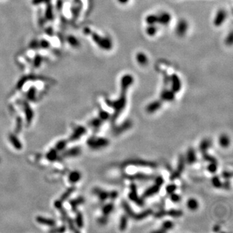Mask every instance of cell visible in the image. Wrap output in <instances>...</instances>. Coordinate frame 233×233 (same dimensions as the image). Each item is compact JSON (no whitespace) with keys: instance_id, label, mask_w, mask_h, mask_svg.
Instances as JSON below:
<instances>
[{"instance_id":"cell-7","label":"cell","mask_w":233,"mask_h":233,"mask_svg":"<svg viewBox=\"0 0 233 233\" xmlns=\"http://www.w3.org/2000/svg\"><path fill=\"white\" fill-rule=\"evenodd\" d=\"M128 165H133L137 167H150L155 168L156 167V164L154 162H150L143 160H132L124 162L123 167H127Z\"/></svg>"},{"instance_id":"cell-29","label":"cell","mask_w":233,"mask_h":233,"mask_svg":"<svg viewBox=\"0 0 233 233\" xmlns=\"http://www.w3.org/2000/svg\"><path fill=\"white\" fill-rule=\"evenodd\" d=\"M202 154L203 158L205 161H208L209 162H216V163H218V161L216 160V159L214 157H213V156L208 154L207 152L202 153Z\"/></svg>"},{"instance_id":"cell-20","label":"cell","mask_w":233,"mask_h":233,"mask_svg":"<svg viewBox=\"0 0 233 233\" xmlns=\"http://www.w3.org/2000/svg\"><path fill=\"white\" fill-rule=\"evenodd\" d=\"M211 146V142L209 139H203L200 144V150L202 153L207 152Z\"/></svg>"},{"instance_id":"cell-39","label":"cell","mask_w":233,"mask_h":233,"mask_svg":"<svg viewBox=\"0 0 233 233\" xmlns=\"http://www.w3.org/2000/svg\"><path fill=\"white\" fill-rule=\"evenodd\" d=\"M232 43V33H231L229 34V36H228V37L227 38L226 43L227 45H231Z\"/></svg>"},{"instance_id":"cell-24","label":"cell","mask_w":233,"mask_h":233,"mask_svg":"<svg viewBox=\"0 0 233 233\" xmlns=\"http://www.w3.org/2000/svg\"><path fill=\"white\" fill-rule=\"evenodd\" d=\"M211 183L212 186L216 188V189H221V188H223V183L220 180L219 177L217 176V175L212 177L211 180Z\"/></svg>"},{"instance_id":"cell-30","label":"cell","mask_w":233,"mask_h":233,"mask_svg":"<svg viewBox=\"0 0 233 233\" xmlns=\"http://www.w3.org/2000/svg\"><path fill=\"white\" fill-rule=\"evenodd\" d=\"M157 32V27L154 25H149L148 28L146 29V33L149 36H154Z\"/></svg>"},{"instance_id":"cell-15","label":"cell","mask_w":233,"mask_h":233,"mask_svg":"<svg viewBox=\"0 0 233 233\" xmlns=\"http://www.w3.org/2000/svg\"><path fill=\"white\" fill-rule=\"evenodd\" d=\"M162 106V102L161 100H155L149 104L146 107V111L149 113H154L160 109Z\"/></svg>"},{"instance_id":"cell-18","label":"cell","mask_w":233,"mask_h":233,"mask_svg":"<svg viewBox=\"0 0 233 233\" xmlns=\"http://www.w3.org/2000/svg\"><path fill=\"white\" fill-rule=\"evenodd\" d=\"M157 17V23H159L163 25H167L171 20V16L170 15V14L167 13V12H163V13H162L161 14L159 15V16Z\"/></svg>"},{"instance_id":"cell-12","label":"cell","mask_w":233,"mask_h":233,"mask_svg":"<svg viewBox=\"0 0 233 233\" xmlns=\"http://www.w3.org/2000/svg\"><path fill=\"white\" fill-rule=\"evenodd\" d=\"M227 17V14L225 11L223 10H219L216 13V15L214 18V24L215 25L216 27H219L220 25L223 24V22L225 20V18Z\"/></svg>"},{"instance_id":"cell-11","label":"cell","mask_w":233,"mask_h":233,"mask_svg":"<svg viewBox=\"0 0 233 233\" xmlns=\"http://www.w3.org/2000/svg\"><path fill=\"white\" fill-rule=\"evenodd\" d=\"M170 81L172 82V90L174 93L180 91L181 88V83L178 76L176 75H172L170 78Z\"/></svg>"},{"instance_id":"cell-25","label":"cell","mask_w":233,"mask_h":233,"mask_svg":"<svg viewBox=\"0 0 233 233\" xmlns=\"http://www.w3.org/2000/svg\"><path fill=\"white\" fill-rule=\"evenodd\" d=\"M114 209V205L113 203H108L107 205H105L104 207V208L103 209V213L105 216H108V215H110V214L113 212V210Z\"/></svg>"},{"instance_id":"cell-26","label":"cell","mask_w":233,"mask_h":233,"mask_svg":"<svg viewBox=\"0 0 233 233\" xmlns=\"http://www.w3.org/2000/svg\"><path fill=\"white\" fill-rule=\"evenodd\" d=\"M128 225V218L127 216L124 215L120 218L119 223V229L120 231H124L126 229Z\"/></svg>"},{"instance_id":"cell-2","label":"cell","mask_w":233,"mask_h":233,"mask_svg":"<svg viewBox=\"0 0 233 233\" xmlns=\"http://www.w3.org/2000/svg\"><path fill=\"white\" fill-rule=\"evenodd\" d=\"M122 207H123L124 210L126 211L128 216L136 220H141L143 219H145L149 215L152 214L153 212L151 209H147L139 214H136L133 212L132 209L131 208L129 204L126 201H123L122 202Z\"/></svg>"},{"instance_id":"cell-36","label":"cell","mask_w":233,"mask_h":233,"mask_svg":"<svg viewBox=\"0 0 233 233\" xmlns=\"http://www.w3.org/2000/svg\"><path fill=\"white\" fill-rule=\"evenodd\" d=\"M232 174L231 172L228 171H224L222 173V177L223 178H224L225 180H229V179L232 177Z\"/></svg>"},{"instance_id":"cell-41","label":"cell","mask_w":233,"mask_h":233,"mask_svg":"<svg viewBox=\"0 0 233 233\" xmlns=\"http://www.w3.org/2000/svg\"><path fill=\"white\" fill-rule=\"evenodd\" d=\"M117 1L121 4H126V3L129 0H117Z\"/></svg>"},{"instance_id":"cell-10","label":"cell","mask_w":233,"mask_h":233,"mask_svg":"<svg viewBox=\"0 0 233 233\" xmlns=\"http://www.w3.org/2000/svg\"><path fill=\"white\" fill-rule=\"evenodd\" d=\"M161 189V187L158 186L157 185H153L152 186H151L150 187H149L148 189H146L145 192L143 193V196H142V198L144 199V198H148V197H152L153 196H154L155 194H157L159 190Z\"/></svg>"},{"instance_id":"cell-23","label":"cell","mask_w":233,"mask_h":233,"mask_svg":"<svg viewBox=\"0 0 233 233\" xmlns=\"http://www.w3.org/2000/svg\"><path fill=\"white\" fill-rule=\"evenodd\" d=\"M137 60L139 64L142 66H145L148 63V58L145 54L143 53H139L137 55Z\"/></svg>"},{"instance_id":"cell-14","label":"cell","mask_w":233,"mask_h":233,"mask_svg":"<svg viewBox=\"0 0 233 233\" xmlns=\"http://www.w3.org/2000/svg\"><path fill=\"white\" fill-rule=\"evenodd\" d=\"M175 98V93L172 90L164 89L161 93V99L162 101L171 102Z\"/></svg>"},{"instance_id":"cell-32","label":"cell","mask_w":233,"mask_h":233,"mask_svg":"<svg viewBox=\"0 0 233 233\" xmlns=\"http://www.w3.org/2000/svg\"><path fill=\"white\" fill-rule=\"evenodd\" d=\"M97 193L98 194V197H99V198L103 201L106 200L107 198L109 197V192H107L106 191L98 190V192H97Z\"/></svg>"},{"instance_id":"cell-40","label":"cell","mask_w":233,"mask_h":233,"mask_svg":"<svg viewBox=\"0 0 233 233\" xmlns=\"http://www.w3.org/2000/svg\"><path fill=\"white\" fill-rule=\"evenodd\" d=\"M223 187L225 188L226 189H229V187H230V183H229V181H225L224 183H223Z\"/></svg>"},{"instance_id":"cell-34","label":"cell","mask_w":233,"mask_h":233,"mask_svg":"<svg viewBox=\"0 0 233 233\" xmlns=\"http://www.w3.org/2000/svg\"><path fill=\"white\" fill-rule=\"evenodd\" d=\"M154 181H155L154 184L157 185H158V186L161 187V186L164 184V182H165L163 177L161 176V175H159V176L154 177Z\"/></svg>"},{"instance_id":"cell-8","label":"cell","mask_w":233,"mask_h":233,"mask_svg":"<svg viewBox=\"0 0 233 233\" xmlns=\"http://www.w3.org/2000/svg\"><path fill=\"white\" fill-rule=\"evenodd\" d=\"M109 141L105 138H97L93 139L89 141V145L94 148H100L106 147L109 145Z\"/></svg>"},{"instance_id":"cell-31","label":"cell","mask_w":233,"mask_h":233,"mask_svg":"<svg viewBox=\"0 0 233 233\" xmlns=\"http://www.w3.org/2000/svg\"><path fill=\"white\" fill-rule=\"evenodd\" d=\"M177 185H175L174 183H171L168 185L167 187H166V191L168 194L170 195V194L175 192V191L177 190Z\"/></svg>"},{"instance_id":"cell-37","label":"cell","mask_w":233,"mask_h":233,"mask_svg":"<svg viewBox=\"0 0 233 233\" xmlns=\"http://www.w3.org/2000/svg\"><path fill=\"white\" fill-rule=\"evenodd\" d=\"M101 124H102V120L99 119L93 120L92 122V125L96 128H99L101 126Z\"/></svg>"},{"instance_id":"cell-22","label":"cell","mask_w":233,"mask_h":233,"mask_svg":"<svg viewBox=\"0 0 233 233\" xmlns=\"http://www.w3.org/2000/svg\"><path fill=\"white\" fill-rule=\"evenodd\" d=\"M187 205L190 210H196L199 207V203L194 198H190L188 200Z\"/></svg>"},{"instance_id":"cell-9","label":"cell","mask_w":233,"mask_h":233,"mask_svg":"<svg viewBox=\"0 0 233 233\" xmlns=\"http://www.w3.org/2000/svg\"><path fill=\"white\" fill-rule=\"evenodd\" d=\"M124 176L131 180H142V181L152 180V179H154V177L153 175H148L143 173H137L133 175L125 174L124 175Z\"/></svg>"},{"instance_id":"cell-27","label":"cell","mask_w":233,"mask_h":233,"mask_svg":"<svg viewBox=\"0 0 233 233\" xmlns=\"http://www.w3.org/2000/svg\"><path fill=\"white\" fill-rule=\"evenodd\" d=\"M218 163H216V162H210L209 165L207 166V170L210 174H215L218 170Z\"/></svg>"},{"instance_id":"cell-21","label":"cell","mask_w":233,"mask_h":233,"mask_svg":"<svg viewBox=\"0 0 233 233\" xmlns=\"http://www.w3.org/2000/svg\"><path fill=\"white\" fill-rule=\"evenodd\" d=\"M230 143L231 141H230L229 136L227 135H222L219 137V143L222 148H227L230 145Z\"/></svg>"},{"instance_id":"cell-19","label":"cell","mask_w":233,"mask_h":233,"mask_svg":"<svg viewBox=\"0 0 233 233\" xmlns=\"http://www.w3.org/2000/svg\"><path fill=\"white\" fill-rule=\"evenodd\" d=\"M131 126H132V123H131L130 121H126L125 123H124L121 125L117 126L115 128H114V131L116 133H120L121 132H123L124 131L129 129Z\"/></svg>"},{"instance_id":"cell-5","label":"cell","mask_w":233,"mask_h":233,"mask_svg":"<svg viewBox=\"0 0 233 233\" xmlns=\"http://www.w3.org/2000/svg\"><path fill=\"white\" fill-rule=\"evenodd\" d=\"M130 192L128 194L129 199L139 206H143L144 205V201H143V199L142 197H139L138 196L136 185L134 183H132L130 186Z\"/></svg>"},{"instance_id":"cell-4","label":"cell","mask_w":233,"mask_h":233,"mask_svg":"<svg viewBox=\"0 0 233 233\" xmlns=\"http://www.w3.org/2000/svg\"><path fill=\"white\" fill-rule=\"evenodd\" d=\"M185 163H186V161H185V157L183 155H180V158H179L177 168L175 169V170L172 172V174H171L170 177V180L174 181L175 180H176V179L180 177L181 174L183 173V172L185 169Z\"/></svg>"},{"instance_id":"cell-42","label":"cell","mask_w":233,"mask_h":233,"mask_svg":"<svg viewBox=\"0 0 233 233\" xmlns=\"http://www.w3.org/2000/svg\"><path fill=\"white\" fill-rule=\"evenodd\" d=\"M219 229H220V227H219L218 226V225H216L214 227V231H219Z\"/></svg>"},{"instance_id":"cell-33","label":"cell","mask_w":233,"mask_h":233,"mask_svg":"<svg viewBox=\"0 0 233 233\" xmlns=\"http://www.w3.org/2000/svg\"><path fill=\"white\" fill-rule=\"evenodd\" d=\"M170 200L173 203H178L180 202L181 196L179 194L173 192L170 194Z\"/></svg>"},{"instance_id":"cell-17","label":"cell","mask_w":233,"mask_h":233,"mask_svg":"<svg viewBox=\"0 0 233 233\" xmlns=\"http://www.w3.org/2000/svg\"><path fill=\"white\" fill-rule=\"evenodd\" d=\"M174 223L170 220H167V221H165L161 225V227L159 229V230L154 231L155 232H167L169 230L172 229L174 227Z\"/></svg>"},{"instance_id":"cell-35","label":"cell","mask_w":233,"mask_h":233,"mask_svg":"<svg viewBox=\"0 0 233 233\" xmlns=\"http://www.w3.org/2000/svg\"><path fill=\"white\" fill-rule=\"evenodd\" d=\"M100 117L102 120H107L110 119V115L106 111H102L100 113Z\"/></svg>"},{"instance_id":"cell-38","label":"cell","mask_w":233,"mask_h":233,"mask_svg":"<svg viewBox=\"0 0 233 233\" xmlns=\"http://www.w3.org/2000/svg\"><path fill=\"white\" fill-rule=\"evenodd\" d=\"M118 197V192L117 191H112V192H109V197L111 200H115Z\"/></svg>"},{"instance_id":"cell-13","label":"cell","mask_w":233,"mask_h":233,"mask_svg":"<svg viewBox=\"0 0 233 233\" xmlns=\"http://www.w3.org/2000/svg\"><path fill=\"white\" fill-rule=\"evenodd\" d=\"M185 161L189 165H192L195 163L197 161V157L196 154V152L194 150V148H190L187 152L186 157H185Z\"/></svg>"},{"instance_id":"cell-16","label":"cell","mask_w":233,"mask_h":233,"mask_svg":"<svg viewBox=\"0 0 233 233\" xmlns=\"http://www.w3.org/2000/svg\"><path fill=\"white\" fill-rule=\"evenodd\" d=\"M188 29V24L186 21L181 20L179 22L176 27V33L179 36H183L186 33Z\"/></svg>"},{"instance_id":"cell-6","label":"cell","mask_w":233,"mask_h":233,"mask_svg":"<svg viewBox=\"0 0 233 233\" xmlns=\"http://www.w3.org/2000/svg\"><path fill=\"white\" fill-rule=\"evenodd\" d=\"M183 215V212L177 209H170L168 210H160L156 212L154 216L156 218H160L165 216H169L174 218H179Z\"/></svg>"},{"instance_id":"cell-28","label":"cell","mask_w":233,"mask_h":233,"mask_svg":"<svg viewBox=\"0 0 233 233\" xmlns=\"http://www.w3.org/2000/svg\"><path fill=\"white\" fill-rule=\"evenodd\" d=\"M157 21L158 17L156 15H149L146 18V21L148 25H154L155 23H157Z\"/></svg>"},{"instance_id":"cell-3","label":"cell","mask_w":233,"mask_h":233,"mask_svg":"<svg viewBox=\"0 0 233 233\" xmlns=\"http://www.w3.org/2000/svg\"><path fill=\"white\" fill-rule=\"evenodd\" d=\"M93 39L95 40V42L97 43L98 46H99L100 48L103 49L104 50H110L112 48V42L108 38H103L99 35L95 33H89Z\"/></svg>"},{"instance_id":"cell-1","label":"cell","mask_w":233,"mask_h":233,"mask_svg":"<svg viewBox=\"0 0 233 233\" xmlns=\"http://www.w3.org/2000/svg\"><path fill=\"white\" fill-rule=\"evenodd\" d=\"M133 82V76L130 75H126L123 76L121 79V91L120 97L117 100L111 101L110 100H106V103L110 107L113 108L114 113L111 116V123L114 125L115 124L117 118L119 117L120 113L123 112L126 104V93L130 86L132 84Z\"/></svg>"}]
</instances>
